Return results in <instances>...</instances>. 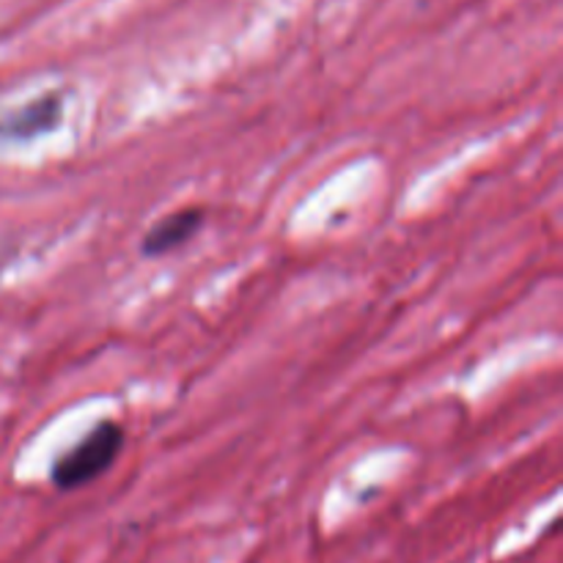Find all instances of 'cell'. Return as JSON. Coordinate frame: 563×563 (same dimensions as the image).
I'll return each instance as SVG.
<instances>
[{
    "instance_id": "cell-1",
    "label": "cell",
    "mask_w": 563,
    "mask_h": 563,
    "mask_svg": "<svg viewBox=\"0 0 563 563\" xmlns=\"http://www.w3.org/2000/svg\"><path fill=\"white\" fill-rule=\"evenodd\" d=\"M124 449V429L115 421H99L49 467V482L60 493L88 487L113 467Z\"/></svg>"
},
{
    "instance_id": "cell-2",
    "label": "cell",
    "mask_w": 563,
    "mask_h": 563,
    "mask_svg": "<svg viewBox=\"0 0 563 563\" xmlns=\"http://www.w3.org/2000/svg\"><path fill=\"white\" fill-rule=\"evenodd\" d=\"M64 91H47L20 108L0 113V137L3 141H33V137L53 132L64 119Z\"/></svg>"
},
{
    "instance_id": "cell-3",
    "label": "cell",
    "mask_w": 563,
    "mask_h": 563,
    "mask_svg": "<svg viewBox=\"0 0 563 563\" xmlns=\"http://www.w3.org/2000/svg\"><path fill=\"white\" fill-rule=\"evenodd\" d=\"M201 225H203V209L198 207L176 209V212L165 214L163 220H157V223L143 234L141 253L146 258L168 256V253L185 247L187 242L201 231Z\"/></svg>"
}]
</instances>
